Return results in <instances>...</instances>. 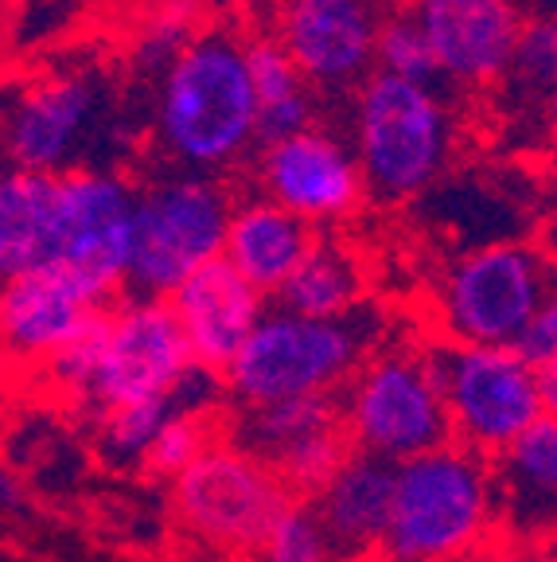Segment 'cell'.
<instances>
[{"instance_id": "6da1fadb", "label": "cell", "mask_w": 557, "mask_h": 562, "mask_svg": "<svg viewBox=\"0 0 557 562\" xmlns=\"http://www.w3.org/2000/svg\"><path fill=\"white\" fill-rule=\"evenodd\" d=\"M157 140L164 157L187 172H223L258 140L246 40L227 27L195 32L160 75Z\"/></svg>"}, {"instance_id": "7a4b0ae2", "label": "cell", "mask_w": 557, "mask_h": 562, "mask_svg": "<svg viewBox=\"0 0 557 562\" xmlns=\"http://www.w3.org/2000/svg\"><path fill=\"white\" fill-rule=\"evenodd\" d=\"M383 340V313L359 301L340 316H305L265 308L262 321L223 368L235 403H270L293 395H340L359 363Z\"/></svg>"}, {"instance_id": "3957f363", "label": "cell", "mask_w": 557, "mask_h": 562, "mask_svg": "<svg viewBox=\"0 0 557 562\" xmlns=\"http://www.w3.org/2000/svg\"><path fill=\"white\" fill-rule=\"evenodd\" d=\"M496 516L488 457L444 441L394 465V501L383 531L386 562H448Z\"/></svg>"}, {"instance_id": "277c9868", "label": "cell", "mask_w": 557, "mask_h": 562, "mask_svg": "<svg viewBox=\"0 0 557 562\" xmlns=\"http://www.w3.org/2000/svg\"><path fill=\"white\" fill-rule=\"evenodd\" d=\"M453 114L436 82L371 70L355 94V160L366 195L406 203L421 195L453 157Z\"/></svg>"}, {"instance_id": "5b68a950", "label": "cell", "mask_w": 557, "mask_h": 562, "mask_svg": "<svg viewBox=\"0 0 557 562\" xmlns=\"http://www.w3.org/2000/svg\"><path fill=\"white\" fill-rule=\"evenodd\" d=\"M230 211L235 203L227 188L215 176L187 168L137 192L122 290H129V297H168L187 273L223 255Z\"/></svg>"}, {"instance_id": "8992f818", "label": "cell", "mask_w": 557, "mask_h": 562, "mask_svg": "<svg viewBox=\"0 0 557 562\" xmlns=\"http://www.w3.org/2000/svg\"><path fill=\"white\" fill-rule=\"evenodd\" d=\"M351 446L386 461H406L453 441L433 348H390L366 356L340 386Z\"/></svg>"}, {"instance_id": "52a82bcc", "label": "cell", "mask_w": 557, "mask_h": 562, "mask_svg": "<svg viewBox=\"0 0 557 562\" xmlns=\"http://www.w3.org/2000/svg\"><path fill=\"white\" fill-rule=\"evenodd\" d=\"M557 285L542 246L488 243L456 258L436 285V325L453 344H514Z\"/></svg>"}, {"instance_id": "ba28073f", "label": "cell", "mask_w": 557, "mask_h": 562, "mask_svg": "<svg viewBox=\"0 0 557 562\" xmlns=\"http://www.w3.org/2000/svg\"><path fill=\"white\" fill-rule=\"evenodd\" d=\"M433 363L453 441L476 449V453L496 457L538 414H546L538 368H531L511 344L444 340L433 348Z\"/></svg>"}, {"instance_id": "9c48e42d", "label": "cell", "mask_w": 557, "mask_h": 562, "mask_svg": "<svg viewBox=\"0 0 557 562\" xmlns=\"http://www.w3.org/2000/svg\"><path fill=\"white\" fill-rule=\"evenodd\" d=\"M288 484L262 457L230 446H207L175 473V512L192 536L223 551H253L273 519L293 504Z\"/></svg>"}, {"instance_id": "30bf717a", "label": "cell", "mask_w": 557, "mask_h": 562, "mask_svg": "<svg viewBox=\"0 0 557 562\" xmlns=\"http://www.w3.org/2000/svg\"><path fill=\"white\" fill-rule=\"evenodd\" d=\"M192 368V348L168 297H125L110 305L102 356L79 398L105 414L168 395Z\"/></svg>"}, {"instance_id": "8fae6325", "label": "cell", "mask_w": 557, "mask_h": 562, "mask_svg": "<svg viewBox=\"0 0 557 562\" xmlns=\"http://www.w3.org/2000/svg\"><path fill=\"white\" fill-rule=\"evenodd\" d=\"M105 114V87L90 70L27 82L0 114V153L16 168L67 172L94 140Z\"/></svg>"}, {"instance_id": "7c38bea8", "label": "cell", "mask_w": 557, "mask_h": 562, "mask_svg": "<svg viewBox=\"0 0 557 562\" xmlns=\"http://www.w3.org/2000/svg\"><path fill=\"white\" fill-rule=\"evenodd\" d=\"M133 192L129 180L105 168L59 172V255L55 262L90 281L102 297L125 285L133 246Z\"/></svg>"}, {"instance_id": "4fadbf2b", "label": "cell", "mask_w": 557, "mask_h": 562, "mask_svg": "<svg viewBox=\"0 0 557 562\" xmlns=\"http://www.w3.org/2000/svg\"><path fill=\"white\" fill-rule=\"evenodd\" d=\"M390 0H281L277 44L308 87L348 90L371 75Z\"/></svg>"}, {"instance_id": "5bb4252c", "label": "cell", "mask_w": 557, "mask_h": 562, "mask_svg": "<svg viewBox=\"0 0 557 562\" xmlns=\"http://www.w3.org/2000/svg\"><path fill=\"white\" fill-rule=\"evenodd\" d=\"M262 188L270 200L288 207L293 215L316 223L348 220L351 211L366 200L363 168L355 160V149H348L340 137L328 130H305L288 133L281 140H270L262 153Z\"/></svg>"}, {"instance_id": "9a60e30c", "label": "cell", "mask_w": 557, "mask_h": 562, "mask_svg": "<svg viewBox=\"0 0 557 562\" xmlns=\"http://www.w3.org/2000/svg\"><path fill=\"white\" fill-rule=\"evenodd\" d=\"M441 79L456 87H491L511 67L523 32L519 0H413Z\"/></svg>"}, {"instance_id": "2e32d148", "label": "cell", "mask_w": 557, "mask_h": 562, "mask_svg": "<svg viewBox=\"0 0 557 562\" xmlns=\"http://www.w3.org/2000/svg\"><path fill=\"white\" fill-rule=\"evenodd\" d=\"M110 297L59 262L0 281V351L16 360H52Z\"/></svg>"}, {"instance_id": "e0dca14e", "label": "cell", "mask_w": 557, "mask_h": 562, "mask_svg": "<svg viewBox=\"0 0 557 562\" xmlns=\"http://www.w3.org/2000/svg\"><path fill=\"white\" fill-rule=\"evenodd\" d=\"M168 305L187 336L192 360L207 371H223L262 321L265 293L218 255L187 273L168 293Z\"/></svg>"}, {"instance_id": "ac0fdd59", "label": "cell", "mask_w": 557, "mask_h": 562, "mask_svg": "<svg viewBox=\"0 0 557 562\" xmlns=\"http://www.w3.org/2000/svg\"><path fill=\"white\" fill-rule=\"evenodd\" d=\"M491 465L496 512L514 536L538 539L557 531V418L538 414L514 441H507Z\"/></svg>"}, {"instance_id": "d6986e66", "label": "cell", "mask_w": 557, "mask_h": 562, "mask_svg": "<svg viewBox=\"0 0 557 562\" xmlns=\"http://www.w3.org/2000/svg\"><path fill=\"white\" fill-rule=\"evenodd\" d=\"M394 501V461L366 449H351L331 481L312 496L316 516L328 527L340 559H363L383 543Z\"/></svg>"}, {"instance_id": "ffe728a7", "label": "cell", "mask_w": 557, "mask_h": 562, "mask_svg": "<svg viewBox=\"0 0 557 562\" xmlns=\"http://www.w3.org/2000/svg\"><path fill=\"white\" fill-rule=\"evenodd\" d=\"M316 243V227L277 200H250L238 203L230 211L227 238H223V258L253 281L258 290L270 297L277 293L281 281L293 273V266L308 255V246Z\"/></svg>"}, {"instance_id": "44dd1931", "label": "cell", "mask_w": 557, "mask_h": 562, "mask_svg": "<svg viewBox=\"0 0 557 562\" xmlns=\"http://www.w3.org/2000/svg\"><path fill=\"white\" fill-rule=\"evenodd\" d=\"M59 255V172H0V281Z\"/></svg>"}, {"instance_id": "7402d4cb", "label": "cell", "mask_w": 557, "mask_h": 562, "mask_svg": "<svg viewBox=\"0 0 557 562\" xmlns=\"http://www.w3.org/2000/svg\"><path fill=\"white\" fill-rule=\"evenodd\" d=\"M218 379L215 371L195 363L168 395L145 398V403L117 406L102 414V453L114 465H145V453L172 414L180 411H215Z\"/></svg>"}, {"instance_id": "603a6c76", "label": "cell", "mask_w": 557, "mask_h": 562, "mask_svg": "<svg viewBox=\"0 0 557 562\" xmlns=\"http://www.w3.org/2000/svg\"><path fill=\"white\" fill-rule=\"evenodd\" d=\"M331 426H343L340 395H293L270 398V403H238L230 418V441L246 453L262 457L273 465L296 441L312 438Z\"/></svg>"}, {"instance_id": "cb8c5ba5", "label": "cell", "mask_w": 557, "mask_h": 562, "mask_svg": "<svg viewBox=\"0 0 557 562\" xmlns=\"http://www.w3.org/2000/svg\"><path fill=\"white\" fill-rule=\"evenodd\" d=\"M246 63H250L253 94H258V140L262 145L312 125L316 105L308 79L296 70V63L277 40H250Z\"/></svg>"}, {"instance_id": "d4e9b609", "label": "cell", "mask_w": 557, "mask_h": 562, "mask_svg": "<svg viewBox=\"0 0 557 562\" xmlns=\"http://www.w3.org/2000/svg\"><path fill=\"white\" fill-rule=\"evenodd\" d=\"M273 297H277L281 308H293V313L340 316L363 301V270H359L351 250L316 238Z\"/></svg>"}, {"instance_id": "484cf974", "label": "cell", "mask_w": 557, "mask_h": 562, "mask_svg": "<svg viewBox=\"0 0 557 562\" xmlns=\"http://www.w3.org/2000/svg\"><path fill=\"white\" fill-rule=\"evenodd\" d=\"M258 562H336L340 551L331 543L328 527L316 516V508L308 501L296 496L293 504H285L277 519L270 524V531L262 536V543L253 547Z\"/></svg>"}, {"instance_id": "4316f807", "label": "cell", "mask_w": 557, "mask_h": 562, "mask_svg": "<svg viewBox=\"0 0 557 562\" xmlns=\"http://www.w3.org/2000/svg\"><path fill=\"white\" fill-rule=\"evenodd\" d=\"M351 449H355V446H351L348 430H343V426H331V430L312 434V438L296 441L288 453H281L277 461H273V473L288 484V492H293V496H300V501H312L316 492L331 481V473L348 461Z\"/></svg>"}, {"instance_id": "83f0119b", "label": "cell", "mask_w": 557, "mask_h": 562, "mask_svg": "<svg viewBox=\"0 0 557 562\" xmlns=\"http://www.w3.org/2000/svg\"><path fill=\"white\" fill-rule=\"evenodd\" d=\"M378 70H390L401 79L413 82H441V70H436L433 47H429L425 32L413 20V12H390L378 32V47H375Z\"/></svg>"}, {"instance_id": "f1b7e54d", "label": "cell", "mask_w": 557, "mask_h": 562, "mask_svg": "<svg viewBox=\"0 0 557 562\" xmlns=\"http://www.w3.org/2000/svg\"><path fill=\"white\" fill-rule=\"evenodd\" d=\"M503 79H511L526 94L546 98L557 79V24L549 16H526L519 44H514L511 67Z\"/></svg>"}, {"instance_id": "f546056e", "label": "cell", "mask_w": 557, "mask_h": 562, "mask_svg": "<svg viewBox=\"0 0 557 562\" xmlns=\"http://www.w3.org/2000/svg\"><path fill=\"white\" fill-rule=\"evenodd\" d=\"M195 35V0H164L137 35V67L164 70Z\"/></svg>"}, {"instance_id": "4dcf8cb0", "label": "cell", "mask_w": 557, "mask_h": 562, "mask_svg": "<svg viewBox=\"0 0 557 562\" xmlns=\"http://www.w3.org/2000/svg\"><path fill=\"white\" fill-rule=\"evenodd\" d=\"M211 411H180L160 426V434L152 438L145 453V465L160 476H175L180 469H187L203 449L211 446Z\"/></svg>"}, {"instance_id": "1f68e13d", "label": "cell", "mask_w": 557, "mask_h": 562, "mask_svg": "<svg viewBox=\"0 0 557 562\" xmlns=\"http://www.w3.org/2000/svg\"><path fill=\"white\" fill-rule=\"evenodd\" d=\"M511 348L519 351L531 368H542V363H549L557 356V285L534 305V313L526 316L523 333L514 336Z\"/></svg>"}, {"instance_id": "d6a6232c", "label": "cell", "mask_w": 557, "mask_h": 562, "mask_svg": "<svg viewBox=\"0 0 557 562\" xmlns=\"http://www.w3.org/2000/svg\"><path fill=\"white\" fill-rule=\"evenodd\" d=\"M538 391H542V411L557 418V356L538 368Z\"/></svg>"}, {"instance_id": "836d02e7", "label": "cell", "mask_w": 557, "mask_h": 562, "mask_svg": "<svg viewBox=\"0 0 557 562\" xmlns=\"http://www.w3.org/2000/svg\"><path fill=\"white\" fill-rule=\"evenodd\" d=\"M20 504H24V492H20V484L12 481V473H4V469H0V508L16 512Z\"/></svg>"}, {"instance_id": "e575fe53", "label": "cell", "mask_w": 557, "mask_h": 562, "mask_svg": "<svg viewBox=\"0 0 557 562\" xmlns=\"http://www.w3.org/2000/svg\"><path fill=\"white\" fill-rule=\"evenodd\" d=\"M542 255L549 258V266L557 273V211L546 220V227H542Z\"/></svg>"}, {"instance_id": "d590c367", "label": "cell", "mask_w": 557, "mask_h": 562, "mask_svg": "<svg viewBox=\"0 0 557 562\" xmlns=\"http://www.w3.org/2000/svg\"><path fill=\"white\" fill-rule=\"evenodd\" d=\"M542 110H546V125H549V133L557 137V79H554V87L546 90V98H542Z\"/></svg>"}, {"instance_id": "8d00e7d4", "label": "cell", "mask_w": 557, "mask_h": 562, "mask_svg": "<svg viewBox=\"0 0 557 562\" xmlns=\"http://www.w3.org/2000/svg\"><path fill=\"white\" fill-rule=\"evenodd\" d=\"M523 4H531L534 12H526V16H549L557 24V0H519V9Z\"/></svg>"}, {"instance_id": "74e56055", "label": "cell", "mask_w": 557, "mask_h": 562, "mask_svg": "<svg viewBox=\"0 0 557 562\" xmlns=\"http://www.w3.org/2000/svg\"><path fill=\"white\" fill-rule=\"evenodd\" d=\"M4 24H9V0H0V40H4Z\"/></svg>"}]
</instances>
